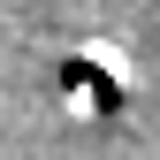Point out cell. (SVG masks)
Returning a JSON list of instances; mask_svg holds the SVG:
<instances>
[{
    "instance_id": "1",
    "label": "cell",
    "mask_w": 160,
    "mask_h": 160,
    "mask_svg": "<svg viewBox=\"0 0 160 160\" xmlns=\"http://www.w3.org/2000/svg\"><path fill=\"white\" fill-rule=\"evenodd\" d=\"M53 107L76 114V122H122V107H130V69L114 61L107 46H76L53 61Z\"/></svg>"
}]
</instances>
